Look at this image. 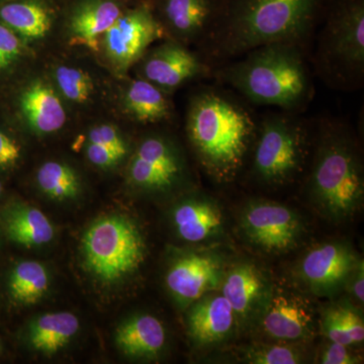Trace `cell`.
<instances>
[{"mask_svg": "<svg viewBox=\"0 0 364 364\" xmlns=\"http://www.w3.org/2000/svg\"><path fill=\"white\" fill-rule=\"evenodd\" d=\"M2 193V184L1 182H0V195H1Z\"/></svg>", "mask_w": 364, "mask_h": 364, "instance_id": "38", "label": "cell"}, {"mask_svg": "<svg viewBox=\"0 0 364 364\" xmlns=\"http://www.w3.org/2000/svg\"><path fill=\"white\" fill-rule=\"evenodd\" d=\"M172 221L182 240L200 243L221 231L223 214L214 200L196 196L176 205Z\"/></svg>", "mask_w": 364, "mask_h": 364, "instance_id": "17", "label": "cell"}, {"mask_svg": "<svg viewBox=\"0 0 364 364\" xmlns=\"http://www.w3.org/2000/svg\"><path fill=\"white\" fill-rule=\"evenodd\" d=\"M253 172L267 184L291 181L303 169L308 131L289 114H270L256 129Z\"/></svg>", "mask_w": 364, "mask_h": 364, "instance_id": "7", "label": "cell"}, {"mask_svg": "<svg viewBox=\"0 0 364 364\" xmlns=\"http://www.w3.org/2000/svg\"><path fill=\"white\" fill-rule=\"evenodd\" d=\"M321 363L324 364H354L359 363L358 356L352 354L347 345L332 342L323 352Z\"/></svg>", "mask_w": 364, "mask_h": 364, "instance_id": "34", "label": "cell"}, {"mask_svg": "<svg viewBox=\"0 0 364 364\" xmlns=\"http://www.w3.org/2000/svg\"><path fill=\"white\" fill-rule=\"evenodd\" d=\"M309 186L314 200L334 219L350 217L360 207L363 163L343 124H323Z\"/></svg>", "mask_w": 364, "mask_h": 364, "instance_id": "4", "label": "cell"}, {"mask_svg": "<svg viewBox=\"0 0 364 364\" xmlns=\"http://www.w3.org/2000/svg\"><path fill=\"white\" fill-rule=\"evenodd\" d=\"M6 230L9 239L26 247L45 245L55 235L54 227L44 213L30 205H20L9 212Z\"/></svg>", "mask_w": 364, "mask_h": 364, "instance_id": "24", "label": "cell"}, {"mask_svg": "<svg viewBox=\"0 0 364 364\" xmlns=\"http://www.w3.org/2000/svg\"><path fill=\"white\" fill-rule=\"evenodd\" d=\"M142 58V78L164 92L210 73V66L205 60L203 61L186 45L176 41L164 43L152 51L146 52Z\"/></svg>", "mask_w": 364, "mask_h": 364, "instance_id": "10", "label": "cell"}, {"mask_svg": "<svg viewBox=\"0 0 364 364\" xmlns=\"http://www.w3.org/2000/svg\"><path fill=\"white\" fill-rule=\"evenodd\" d=\"M164 35L153 9L142 4L122 14L105 32V54L117 70L124 71L142 58L150 45Z\"/></svg>", "mask_w": 364, "mask_h": 364, "instance_id": "8", "label": "cell"}, {"mask_svg": "<svg viewBox=\"0 0 364 364\" xmlns=\"http://www.w3.org/2000/svg\"><path fill=\"white\" fill-rule=\"evenodd\" d=\"M41 191L56 200H73L78 196L80 183L74 170L61 162H46L38 170Z\"/></svg>", "mask_w": 364, "mask_h": 364, "instance_id": "27", "label": "cell"}, {"mask_svg": "<svg viewBox=\"0 0 364 364\" xmlns=\"http://www.w3.org/2000/svg\"><path fill=\"white\" fill-rule=\"evenodd\" d=\"M345 327L351 345L363 343L364 339L363 320L351 308L343 306Z\"/></svg>", "mask_w": 364, "mask_h": 364, "instance_id": "35", "label": "cell"}, {"mask_svg": "<svg viewBox=\"0 0 364 364\" xmlns=\"http://www.w3.org/2000/svg\"><path fill=\"white\" fill-rule=\"evenodd\" d=\"M318 77L334 90L364 82V0H333L313 56Z\"/></svg>", "mask_w": 364, "mask_h": 364, "instance_id": "5", "label": "cell"}, {"mask_svg": "<svg viewBox=\"0 0 364 364\" xmlns=\"http://www.w3.org/2000/svg\"><path fill=\"white\" fill-rule=\"evenodd\" d=\"M88 143L105 146L124 158L128 153L123 136L112 124H102L93 128L88 134Z\"/></svg>", "mask_w": 364, "mask_h": 364, "instance_id": "30", "label": "cell"}, {"mask_svg": "<svg viewBox=\"0 0 364 364\" xmlns=\"http://www.w3.org/2000/svg\"><path fill=\"white\" fill-rule=\"evenodd\" d=\"M223 277L218 256L196 251L177 257L170 265L165 282L171 296L181 305L188 306L221 286Z\"/></svg>", "mask_w": 364, "mask_h": 364, "instance_id": "12", "label": "cell"}, {"mask_svg": "<svg viewBox=\"0 0 364 364\" xmlns=\"http://www.w3.org/2000/svg\"><path fill=\"white\" fill-rule=\"evenodd\" d=\"M323 330L330 341L351 346L345 328L343 306H335L326 312L323 318Z\"/></svg>", "mask_w": 364, "mask_h": 364, "instance_id": "31", "label": "cell"}, {"mask_svg": "<svg viewBox=\"0 0 364 364\" xmlns=\"http://www.w3.org/2000/svg\"><path fill=\"white\" fill-rule=\"evenodd\" d=\"M50 286L48 270L38 261H23L14 267L9 279V291L14 301L35 305L44 298Z\"/></svg>", "mask_w": 364, "mask_h": 364, "instance_id": "26", "label": "cell"}, {"mask_svg": "<svg viewBox=\"0 0 364 364\" xmlns=\"http://www.w3.org/2000/svg\"><path fill=\"white\" fill-rule=\"evenodd\" d=\"M122 14V9L112 0H91L77 7L72 16V41L97 49V39Z\"/></svg>", "mask_w": 364, "mask_h": 364, "instance_id": "19", "label": "cell"}, {"mask_svg": "<svg viewBox=\"0 0 364 364\" xmlns=\"http://www.w3.org/2000/svg\"><path fill=\"white\" fill-rule=\"evenodd\" d=\"M186 129L189 142L205 171L231 181L245 161L257 124L238 100L207 87L191 98Z\"/></svg>", "mask_w": 364, "mask_h": 364, "instance_id": "2", "label": "cell"}, {"mask_svg": "<svg viewBox=\"0 0 364 364\" xmlns=\"http://www.w3.org/2000/svg\"><path fill=\"white\" fill-rule=\"evenodd\" d=\"M313 313L303 299L279 293L270 299L263 316V329L275 339L296 341L310 336Z\"/></svg>", "mask_w": 364, "mask_h": 364, "instance_id": "15", "label": "cell"}, {"mask_svg": "<svg viewBox=\"0 0 364 364\" xmlns=\"http://www.w3.org/2000/svg\"><path fill=\"white\" fill-rule=\"evenodd\" d=\"M20 156L21 149L18 144L0 131V166H11Z\"/></svg>", "mask_w": 364, "mask_h": 364, "instance_id": "36", "label": "cell"}, {"mask_svg": "<svg viewBox=\"0 0 364 364\" xmlns=\"http://www.w3.org/2000/svg\"><path fill=\"white\" fill-rule=\"evenodd\" d=\"M222 294L233 308L235 315L245 317L259 301L264 282L254 265L239 264L232 268L222 280Z\"/></svg>", "mask_w": 364, "mask_h": 364, "instance_id": "21", "label": "cell"}, {"mask_svg": "<svg viewBox=\"0 0 364 364\" xmlns=\"http://www.w3.org/2000/svg\"><path fill=\"white\" fill-rule=\"evenodd\" d=\"M21 107L33 131L51 134L65 124L66 112L54 90L43 83H35L25 91Z\"/></svg>", "mask_w": 364, "mask_h": 364, "instance_id": "20", "label": "cell"}, {"mask_svg": "<svg viewBox=\"0 0 364 364\" xmlns=\"http://www.w3.org/2000/svg\"><path fill=\"white\" fill-rule=\"evenodd\" d=\"M242 227L258 247L282 252L294 247L303 233L301 219L291 208L270 202H255L245 208Z\"/></svg>", "mask_w": 364, "mask_h": 364, "instance_id": "9", "label": "cell"}, {"mask_svg": "<svg viewBox=\"0 0 364 364\" xmlns=\"http://www.w3.org/2000/svg\"><path fill=\"white\" fill-rule=\"evenodd\" d=\"M117 347L131 358H153L161 352L166 342L162 323L151 315H138L117 328Z\"/></svg>", "mask_w": 364, "mask_h": 364, "instance_id": "18", "label": "cell"}, {"mask_svg": "<svg viewBox=\"0 0 364 364\" xmlns=\"http://www.w3.org/2000/svg\"><path fill=\"white\" fill-rule=\"evenodd\" d=\"M86 155L88 160L95 166L100 168H109L114 166L121 160L124 159L121 155L117 154L109 148L105 146L97 145V144L88 143L86 147Z\"/></svg>", "mask_w": 364, "mask_h": 364, "instance_id": "33", "label": "cell"}, {"mask_svg": "<svg viewBox=\"0 0 364 364\" xmlns=\"http://www.w3.org/2000/svg\"><path fill=\"white\" fill-rule=\"evenodd\" d=\"M21 53L20 40L6 26L0 25V70L13 64Z\"/></svg>", "mask_w": 364, "mask_h": 364, "instance_id": "32", "label": "cell"}, {"mask_svg": "<svg viewBox=\"0 0 364 364\" xmlns=\"http://www.w3.org/2000/svg\"><path fill=\"white\" fill-rule=\"evenodd\" d=\"M55 78L62 93L72 102H86L95 90L90 76L78 68L59 67L55 73Z\"/></svg>", "mask_w": 364, "mask_h": 364, "instance_id": "28", "label": "cell"}, {"mask_svg": "<svg viewBox=\"0 0 364 364\" xmlns=\"http://www.w3.org/2000/svg\"><path fill=\"white\" fill-rule=\"evenodd\" d=\"M124 107L133 119L143 124L157 123L171 114L164 91L143 78L132 80L124 93Z\"/></svg>", "mask_w": 364, "mask_h": 364, "instance_id": "23", "label": "cell"}, {"mask_svg": "<svg viewBox=\"0 0 364 364\" xmlns=\"http://www.w3.org/2000/svg\"><path fill=\"white\" fill-rule=\"evenodd\" d=\"M249 363L255 364H296L301 363V352L294 347L263 346L248 352Z\"/></svg>", "mask_w": 364, "mask_h": 364, "instance_id": "29", "label": "cell"}, {"mask_svg": "<svg viewBox=\"0 0 364 364\" xmlns=\"http://www.w3.org/2000/svg\"><path fill=\"white\" fill-rule=\"evenodd\" d=\"M215 73L254 105H272L294 112L312 100L314 86L305 45L277 42L242 55Z\"/></svg>", "mask_w": 364, "mask_h": 364, "instance_id": "3", "label": "cell"}, {"mask_svg": "<svg viewBox=\"0 0 364 364\" xmlns=\"http://www.w3.org/2000/svg\"><path fill=\"white\" fill-rule=\"evenodd\" d=\"M183 174V164L173 145L162 136L144 139L129 166V179L146 191L173 188Z\"/></svg>", "mask_w": 364, "mask_h": 364, "instance_id": "11", "label": "cell"}, {"mask_svg": "<svg viewBox=\"0 0 364 364\" xmlns=\"http://www.w3.org/2000/svg\"><path fill=\"white\" fill-rule=\"evenodd\" d=\"M79 327L78 318L73 314H46L33 321L28 339L35 350L46 355H53L73 339Z\"/></svg>", "mask_w": 364, "mask_h": 364, "instance_id": "22", "label": "cell"}, {"mask_svg": "<svg viewBox=\"0 0 364 364\" xmlns=\"http://www.w3.org/2000/svg\"><path fill=\"white\" fill-rule=\"evenodd\" d=\"M217 0H160L159 11L164 33L173 41L189 44L205 38L217 13Z\"/></svg>", "mask_w": 364, "mask_h": 364, "instance_id": "14", "label": "cell"}, {"mask_svg": "<svg viewBox=\"0 0 364 364\" xmlns=\"http://www.w3.org/2000/svg\"><path fill=\"white\" fill-rule=\"evenodd\" d=\"M0 18L26 39H41L51 28V16L42 4L33 1L13 2L0 9Z\"/></svg>", "mask_w": 364, "mask_h": 364, "instance_id": "25", "label": "cell"}, {"mask_svg": "<svg viewBox=\"0 0 364 364\" xmlns=\"http://www.w3.org/2000/svg\"><path fill=\"white\" fill-rule=\"evenodd\" d=\"M353 251L342 243H326L306 254L299 273L314 293L330 294L343 286L355 267Z\"/></svg>", "mask_w": 364, "mask_h": 364, "instance_id": "13", "label": "cell"}, {"mask_svg": "<svg viewBox=\"0 0 364 364\" xmlns=\"http://www.w3.org/2000/svg\"><path fill=\"white\" fill-rule=\"evenodd\" d=\"M353 284H352V291H353L354 296L358 299L359 303H363L364 294V277H363V264L361 263L358 267V273L354 277Z\"/></svg>", "mask_w": 364, "mask_h": 364, "instance_id": "37", "label": "cell"}, {"mask_svg": "<svg viewBox=\"0 0 364 364\" xmlns=\"http://www.w3.org/2000/svg\"><path fill=\"white\" fill-rule=\"evenodd\" d=\"M322 0H229L218 2L202 40L205 59L240 57L277 42L305 45L312 35Z\"/></svg>", "mask_w": 364, "mask_h": 364, "instance_id": "1", "label": "cell"}, {"mask_svg": "<svg viewBox=\"0 0 364 364\" xmlns=\"http://www.w3.org/2000/svg\"><path fill=\"white\" fill-rule=\"evenodd\" d=\"M236 315L223 294H205L191 304L188 328L196 343H218L231 334Z\"/></svg>", "mask_w": 364, "mask_h": 364, "instance_id": "16", "label": "cell"}, {"mask_svg": "<svg viewBox=\"0 0 364 364\" xmlns=\"http://www.w3.org/2000/svg\"><path fill=\"white\" fill-rule=\"evenodd\" d=\"M82 254L88 272L111 284L140 267L145 260V241L132 220L123 215H107L86 230Z\"/></svg>", "mask_w": 364, "mask_h": 364, "instance_id": "6", "label": "cell"}]
</instances>
